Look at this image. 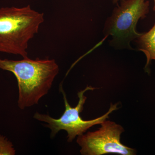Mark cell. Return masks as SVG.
Wrapping results in <instances>:
<instances>
[{
	"label": "cell",
	"mask_w": 155,
	"mask_h": 155,
	"mask_svg": "<svg viewBox=\"0 0 155 155\" xmlns=\"http://www.w3.org/2000/svg\"><path fill=\"white\" fill-rule=\"evenodd\" d=\"M137 38L139 50L144 53L147 57V68L152 60L155 61V24L149 31L142 34Z\"/></svg>",
	"instance_id": "obj_6"
},
{
	"label": "cell",
	"mask_w": 155,
	"mask_h": 155,
	"mask_svg": "<svg viewBox=\"0 0 155 155\" xmlns=\"http://www.w3.org/2000/svg\"><path fill=\"white\" fill-rule=\"evenodd\" d=\"M0 69L12 72L17 78L21 110L38 104L48 93L59 72L54 59L32 60L28 57L18 61L0 58Z\"/></svg>",
	"instance_id": "obj_1"
},
{
	"label": "cell",
	"mask_w": 155,
	"mask_h": 155,
	"mask_svg": "<svg viewBox=\"0 0 155 155\" xmlns=\"http://www.w3.org/2000/svg\"><path fill=\"white\" fill-rule=\"evenodd\" d=\"M101 125L98 130L78 137L77 143L81 148V155L136 154L135 150L120 141L121 134L125 131L121 125L109 120H105Z\"/></svg>",
	"instance_id": "obj_5"
},
{
	"label": "cell",
	"mask_w": 155,
	"mask_h": 155,
	"mask_svg": "<svg viewBox=\"0 0 155 155\" xmlns=\"http://www.w3.org/2000/svg\"><path fill=\"white\" fill-rule=\"evenodd\" d=\"M154 5L153 10L155 13V0H154Z\"/></svg>",
	"instance_id": "obj_9"
},
{
	"label": "cell",
	"mask_w": 155,
	"mask_h": 155,
	"mask_svg": "<svg viewBox=\"0 0 155 155\" xmlns=\"http://www.w3.org/2000/svg\"><path fill=\"white\" fill-rule=\"evenodd\" d=\"M44 14L30 5L0 8V52L28 57V42L38 33Z\"/></svg>",
	"instance_id": "obj_2"
},
{
	"label": "cell",
	"mask_w": 155,
	"mask_h": 155,
	"mask_svg": "<svg viewBox=\"0 0 155 155\" xmlns=\"http://www.w3.org/2000/svg\"><path fill=\"white\" fill-rule=\"evenodd\" d=\"M119 1H120V0H113V2L114 3H118Z\"/></svg>",
	"instance_id": "obj_8"
},
{
	"label": "cell",
	"mask_w": 155,
	"mask_h": 155,
	"mask_svg": "<svg viewBox=\"0 0 155 155\" xmlns=\"http://www.w3.org/2000/svg\"><path fill=\"white\" fill-rule=\"evenodd\" d=\"M95 89L91 86H87L84 90L78 92V103L75 107H72L68 103L66 93L61 85L60 91L63 95L65 108L63 115L59 119H54L49 115L37 112L35 114L34 118L38 121L47 123L45 126L51 130V137L52 138L54 137L60 130H65L68 134L67 141L72 142L76 136L82 135L92 126L101 124L104 122L109 118L110 114L118 109V104H111L109 110L103 116L92 120H83L81 117L80 114L83 111L84 105L87 100V97L84 95V93Z\"/></svg>",
	"instance_id": "obj_3"
},
{
	"label": "cell",
	"mask_w": 155,
	"mask_h": 155,
	"mask_svg": "<svg viewBox=\"0 0 155 155\" xmlns=\"http://www.w3.org/2000/svg\"><path fill=\"white\" fill-rule=\"evenodd\" d=\"M16 153L12 143L5 137L0 135V155H14Z\"/></svg>",
	"instance_id": "obj_7"
},
{
	"label": "cell",
	"mask_w": 155,
	"mask_h": 155,
	"mask_svg": "<svg viewBox=\"0 0 155 155\" xmlns=\"http://www.w3.org/2000/svg\"><path fill=\"white\" fill-rule=\"evenodd\" d=\"M149 6L147 0H122L107 20L105 32L113 37L114 43L130 47V41L142 34L137 32L136 27L138 20L146 17Z\"/></svg>",
	"instance_id": "obj_4"
}]
</instances>
